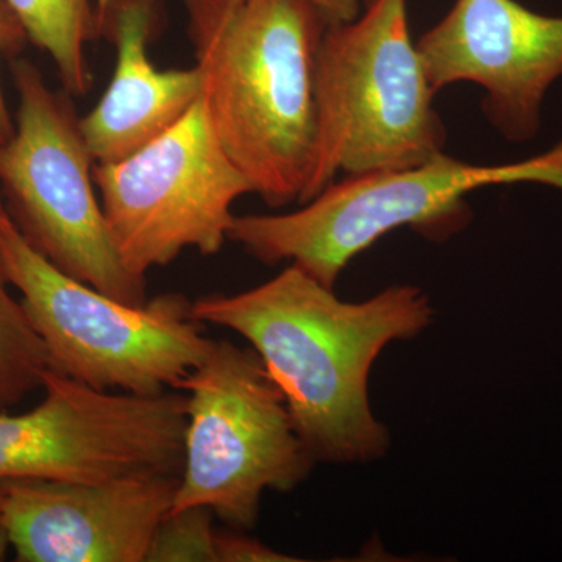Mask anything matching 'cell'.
Segmentation results:
<instances>
[{
	"label": "cell",
	"mask_w": 562,
	"mask_h": 562,
	"mask_svg": "<svg viewBox=\"0 0 562 562\" xmlns=\"http://www.w3.org/2000/svg\"><path fill=\"white\" fill-rule=\"evenodd\" d=\"M192 316L238 333L260 355L316 462L362 464L391 447V432L369 402L373 362L391 342L430 327L435 310L412 284L344 302L290 265L251 290L195 299Z\"/></svg>",
	"instance_id": "obj_1"
},
{
	"label": "cell",
	"mask_w": 562,
	"mask_h": 562,
	"mask_svg": "<svg viewBox=\"0 0 562 562\" xmlns=\"http://www.w3.org/2000/svg\"><path fill=\"white\" fill-rule=\"evenodd\" d=\"M211 128L272 209L302 202L316 155L314 65L328 21L305 0H184Z\"/></svg>",
	"instance_id": "obj_2"
},
{
	"label": "cell",
	"mask_w": 562,
	"mask_h": 562,
	"mask_svg": "<svg viewBox=\"0 0 562 562\" xmlns=\"http://www.w3.org/2000/svg\"><path fill=\"white\" fill-rule=\"evenodd\" d=\"M435 98L406 0H366L355 20L328 22L314 65L316 155L301 205L341 173L402 171L442 155Z\"/></svg>",
	"instance_id": "obj_3"
},
{
	"label": "cell",
	"mask_w": 562,
	"mask_h": 562,
	"mask_svg": "<svg viewBox=\"0 0 562 562\" xmlns=\"http://www.w3.org/2000/svg\"><path fill=\"white\" fill-rule=\"evenodd\" d=\"M557 179L550 151L513 165L479 166L442 154L402 169L346 177L297 211L235 216L228 241L265 265L290 261L335 290L347 265L395 228L442 239L469 221L465 198L492 184Z\"/></svg>",
	"instance_id": "obj_4"
},
{
	"label": "cell",
	"mask_w": 562,
	"mask_h": 562,
	"mask_svg": "<svg viewBox=\"0 0 562 562\" xmlns=\"http://www.w3.org/2000/svg\"><path fill=\"white\" fill-rule=\"evenodd\" d=\"M0 260L49 351L52 368L101 391L160 395L177 390L214 342L184 295L128 305L66 276L32 249L10 217Z\"/></svg>",
	"instance_id": "obj_5"
},
{
	"label": "cell",
	"mask_w": 562,
	"mask_h": 562,
	"mask_svg": "<svg viewBox=\"0 0 562 562\" xmlns=\"http://www.w3.org/2000/svg\"><path fill=\"white\" fill-rule=\"evenodd\" d=\"M14 131L0 140V198L25 243L52 266L94 290L143 305L147 279L122 262L101 199L80 117L68 92L52 90L27 58L11 61Z\"/></svg>",
	"instance_id": "obj_6"
},
{
	"label": "cell",
	"mask_w": 562,
	"mask_h": 562,
	"mask_svg": "<svg viewBox=\"0 0 562 562\" xmlns=\"http://www.w3.org/2000/svg\"><path fill=\"white\" fill-rule=\"evenodd\" d=\"M188 397L184 461L171 512L205 506L232 530L260 519L266 491L291 492L317 464L260 355L214 342L179 384Z\"/></svg>",
	"instance_id": "obj_7"
},
{
	"label": "cell",
	"mask_w": 562,
	"mask_h": 562,
	"mask_svg": "<svg viewBox=\"0 0 562 562\" xmlns=\"http://www.w3.org/2000/svg\"><path fill=\"white\" fill-rule=\"evenodd\" d=\"M94 183L122 262L144 279L183 250L220 254L235 220L233 203L251 194L214 135L202 98L128 157L94 165Z\"/></svg>",
	"instance_id": "obj_8"
},
{
	"label": "cell",
	"mask_w": 562,
	"mask_h": 562,
	"mask_svg": "<svg viewBox=\"0 0 562 562\" xmlns=\"http://www.w3.org/2000/svg\"><path fill=\"white\" fill-rule=\"evenodd\" d=\"M43 401L0 413V482L101 483L181 475L188 397L101 391L50 369Z\"/></svg>",
	"instance_id": "obj_9"
},
{
	"label": "cell",
	"mask_w": 562,
	"mask_h": 562,
	"mask_svg": "<svg viewBox=\"0 0 562 562\" xmlns=\"http://www.w3.org/2000/svg\"><path fill=\"white\" fill-rule=\"evenodd\" d=\"M416 44L436 94L471 81L506 139L527 143L541 131L543 99L562 77V18L517 0H457Z\"/></svg>",
	"instance_id": "obj_10"
},
{
	"label": "cell",
	"mask_w": 562,
	"mask_h": 562,
	"mask_svg": "<svg viewBox=\"0 0 562 562\" xmlns=\"http://www.w3.org/2000/svg\"><path fill=\"white\" fill-rule=\"evenodd\" d=\"M180 476L2 482L0 525L21 562H146Z\"/></svg>",
	"instance_id": "obj_11"
},
{
	"label": "cell",
	"mask_w": 562,
	"mask_h": 562,
	"mask_svg": "<svg viewBox=\"0 0 562 562\" xmlns=\"http://www.w3.org/2000/svg\"><path fill=\"white\" fill-rule=\"evenodd\" d=\"M161 0H99V33L116 47L109 88L80 117L95 165L120 161L158 138L184 116L202 94L198 69H160L149 44Z\"/></svg>",
	"instance_id": "obj_12"
},
{
	"label": "cell",
	"mask_w": 562,
	"mask_h": 562,
	"mask_svg": "<svg viewBox=\"0 0 562 562\" xmlns=\"http://www.w3.org/2000/svg\"><path fill=\"white\" fill-rule=\"evenodd\" d=\"M29 41L49 55L63 88L70 95L91 90L87 46L101 36L98 9L91 0H5Z\"/></svg>",
	"instance_id": "obj_13"
},
{
	"label": "cell",
	"mask_w": 562,
	"mask_h": 562,
	"mask_svg": "<svg viewBox=\"0 0 562 562\" xmlns=\"http://www.w3.org/2000/svg\"><path fill=\"white\" fill-rule=\"evenodd\" d=\"M10 288L0 260V413L43 391L44 376L54 369L31 316Z\"/></svg>",
	"instance_id": "obj_14"
},
{
	"label": "cell",
	"mask_w": 562,
	"mask_h": 562,
	"mask_svg": "<svg viewBox=\"0 0 562 562\" xmlns=\"http://www.w3.org/2000/svg\"><path fill=\"white\" fill-rule=\"evenodd\" d=\"M213 522L205 506L169 513L155 531L146 562H217Z\"/></svg>",
	"instance_id": "obj_15"
},
{
	"label": "cell",
	"mask_w": 562,
	"mask_h": 562,
	"mask_svg": "<svg viewBox=\"0 0 562 562\" xmlns=\"http://www.w3.org/2000/svg\"><path fill=\"white\" fill-rule=\"evenodd\" d=\"M29 36L5 0H0V66L5 60L20 57ZM14 131V116L10 113L0 76V140L9 139Z\"/></svg>",
	"instance_id": "obj_16"
},
{
	"label": "cell",
	"mask_w": 562,
	"mask_h": 562,
	"mask_svg": "<svg viewBox=\"0 0 562 562\" xmlns=\"http://www.w3.org/2000/svg\"><path fill=\"white\" fill-rule=\"evenodd\" d=\"M247 531H217V562H291L302 561L277 552L246 535Z\"/></svg>",
	"instance_id": "obj_17"
},
{
	"label": "cell",
	"mask_w": 562,
	"mask_h": 562,
	"mask_svg": "<svg viewBox=\"0 0 562 562\" xmlns=\"http://www.w3.org/2000/svg\"><path fill=\"white\" fill-rule=\"evenodd\" d=\"M327 18L328 22H346L360 14L358 0H305Z\"/></svg>",
	"instance_id": "obj_18"
},
{
	"label": "cell",
	"mask_w": 562,
	"mask_h": 562,
	"mask_svg": "<svg viewBox=\"0 0 562 562\" xmlns=\"http://www.w3.org/2000/svg\"><path fill=\"white\" fill-rule=\"evenodd\" d=\"M9 217V214H7L5 206H3L2 198H0V224H2L3 221Z\"/></svg>",
	"instance_id": "obj_19"
},
{
	"label": "cell",
	"mask_w": 562,
	"mask_h": 562,
	"mask_svg": "<svg viewBox=\"0 0 562 562\" xmlns=\"http://www.w3.org/2000/svg\"><path fill=\"white\" fill-rule=\"evenodd\" d=\"M2 494H3L2 482H0V506H2Z\"/></svg>",
	"instance_id": "obj_20"
}]
</instances>
